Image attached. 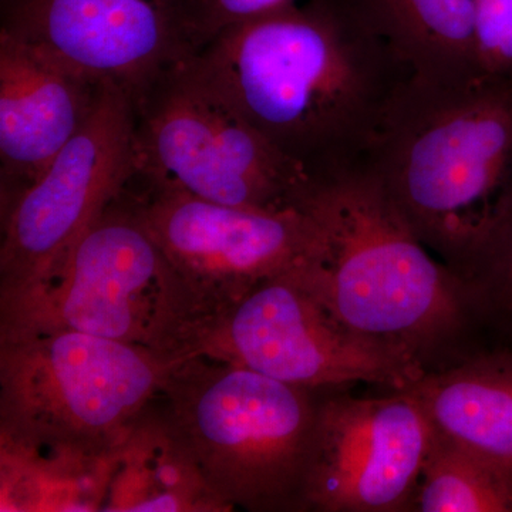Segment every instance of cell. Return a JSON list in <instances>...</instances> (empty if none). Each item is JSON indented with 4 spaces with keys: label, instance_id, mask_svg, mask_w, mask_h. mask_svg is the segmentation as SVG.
<instances>
[{
    "label": "cell",
    "instance_id": "6da1fadb",
    "mask_svg": "<svg viewBox=\"0 0 512 512\" xmlns=\"http://www.w3.org/2000/svg\"><path fill=\"white\" fill-rule=\"evenodd\" d=\"M192 73L313 180L366 164L410 73L352 0L222 30Z\"/></svg>",
    "mask_w": 512,
    "mask_h": 512
},
{
    "label": "cell",
    "instance_id": "7a4b0ae2",
    "mask_svg": "<svg viewBox=\"0 0 512 512\" xmlns=\"http://www.w3.org/2000/svg\"><path fill=\"white\" fill-rule=\"evenodd\" d=\"M298 210L319 232L296 266L309 289L343 325L430 372L477 311L466 281L430 254L369 165L313 181Z\"/></svg>",
    "mask_w": 512,
    "mask_h": 512
},
{
    "label": "cell",
    "instance_id": "3957f363",
    "mask_svg": "<svg viewBox=\"0 0 512 512\" xmlns=\"http://www.w3.org/2000/svg\"><path fill=\"white\" fill-rule=\"evenodd\" d=\"M420 241L464 279L512 195V82H412L370 151Z\"/></svg>",
    "mask_w": 512,
    "mask_h": 512
},
{
    "label": "cell",
    "instance_id": "277c9868",
    "mask_svg": "<svg viewBox=\"0 0 512 512\" xmlns=\"http://www.w3.org/2000/svg\"><path fill=\"white\" fill-rule=\"evenodd\" d=\"M207 315L151 235L128 185L45 279L0 301V330H73L175 363L194 353Z\"/></svg>",
    "mask_w": 512,
    "mask_h": 512
},
{
    "label": "cell",
    "instance_id": "5b68a950",
    "mask_svg": "<svg viewBox=\"0 0 512 512\" xmlns=\"http://www.w3.org/2000/svg\"><path fill=\"white\" fill-rule=\"evenodd\" d=\"M248 367L191 355L168 367L165 413L227 511H305L319 399Z\"/></svg>",
    "mask_w": 512,
    "mask_h": 512
},
{
    "label": "cell",
    "instance_id": "8992f818",
    "mask_svg": "<svg viewBox=\"0 0 512 512\" xmlns=\"http://www.w3.org/2000/svg\"><path fill=\"white\" fill-rule=\"evenodd\" d=\"M171 365L73 330H0V446L116 456Z\"/></svg>",
    "mask_w": 512,
    "mask_h": 512
},
{
    "label": "cell",
    "instance_id": "52a82bcc",
    "mask_svg": "<svg viewBox=\"0 0 512 512\" xmlns=\"http://www.w3.org/2000/svg\"><path fill=\"white\" fill-rule=\"evenodd\" d=\"M136 175L204 200L284 211L296 208L311 175L229 109L181 63L136 103Z\"/></svg>",
    "mask_w": 512,
    "mask_h": 512
},
{
    "label": "cell",
    "instance_id": "ba28073f",
    "mask_svg": "<svg viewBox=\"0 0 512 512\" xmlns=\"http://www.w3.org/2000/svg\"><path fill=\"white\" fill-rule=\"evenodd\" d=\"M192 355L315 392L357 383L406 390L427 373L409 357L343 325L296 266L208 319Z\"/></svg>",
    "mask_w": 512,
    "mask_h": 512
},
{
    "label": "cell",
    "instance_id": "9c48e42d",
    "mask_svg": "<svg viewBox=\"0 0 512 512\" xmlns=\"http://www.w3.org/2000/svg\"><path fill=\"white\" fill-rule=\"evenodd\" d=\"M136 104L106 83L92 116L2 211L0 301L39 284L136 175Z\"/></svg>",
    "mask_w": 512,
    "mask_h": 512
},
{
    "label": "cell",
    "instance_id": "30bf717a",
    "mask_svg": "<svg viewBox=\"0 0 512 512\" xmlns=\"http://www.w3.org/2000/svg\"><path fill=\"white\" fill-rule=\"evenodd\" d=\"M0 33L134 100L201 52L195 0H0Z\"/></svg>",
    "mask_w": 512,
    "mask_h": 512
},
{
    "label": "cell",
    "instance_id": "8fae6325",
    "mask_svg": "<svg viewBox=\"0 0 512 512\" xmlns=\"http://www.w3.org/2000/svg\"><path fill=\"white\" fill-rule=\"evenodd\" d=\"M134 188L151 235L208 319L318 251V228L302 210H254L178 188Z\"/></svg>",
    "mask_w": 512,
    "mask_h": 512
},
{
    "label": "cell",
    "instance_id": "7c38bea8",
    "mask_svg": "<svg viewBox=\"0 0 512 512\" xmlns=\"http://www.w3.org/2000/svg\"><path fill=\"white\" fill-rule=\"evenodd\" d=\"M436 429L410 390L319 400L305 511H413Z\"/></svg>",
    "mask_w": 512,
    "mask_h": 512
},
{
    "label": "cell",
    "instance_id": "4fadbf2b",
    "mask_svg": "<svg viewBox=\"0 0 512 512\" xmlns=\"http://www.w3.org/2000/svg\"><path fill=\"white\" fill-rule=\"evenodd\" d=\"M104 84L0 33L2 211L82 130Z\"/></svg>",
    "mask_w": 512,
    "mask_h": 512
},
{
    "label": "cell",
    "instance_id": "5bb4252c",
    "mask_svg": "<svg viewBox=\"0 0 512 512\" xmlns=\"http://www.w3.org/2000/svg\"><path fill=\"white\" fill-rule=\"evenodd\" d=\"M412 82L450 87L480 77L474 0H352Z\"/></svg>",
    "mask_w": 512,
    "mask_h": 512
},
{
    "label": "cell",
    "instance_id": "9a60e30c",
    "mask_svg": "<svg viewBox=\"0 0 512 512\" xmlns=\"http://www.w3.org/2000/svg\"><path fill=\"white\" fill-rule=\"evenodd\" d=\"M440 436L512 471V362L431 370L409 387Z\"/></svg>",
    "mask_w": 512,
    "mask_h": 512
},
{
    "label": "cell",
    "instance_id": "2e32d148",
    "mask_svg": "<svg viewBox=\"0 0 512 512\" xmlns=\"http://www.w3.org/2000/svg\"><path fill=\"white\" fill-rule=\"evenodd\" d=\"M101 511H227L170 417L148 407L117 454Z\"/></svg>",
    "mask_w": 512,
    "mask_h": 512
},
{
    "label": "cell",
    "instance_id": "e0dca14e",
    "mask_svg": "<svg viewBox=\"0 0 512 512\" xmlns=\"http://www.w3.org/2000/svg\"><path fill=\"white\" fill-rule=\"evenodd\" d=\"M117 454L0 446L2 511H101Z\"/></svg>",
    "mask_w": 512,
    "mask_h": 512
},
{
    "label": "cell",
    "instance_id": "ac0fdd59",
    "mask_svg": "<svg viewBox=\"0 0 512 512\" xmlns=\"http://www.w3.org/2000/svg\"><path fill=\"white\" fill-rule=\"evenodd\" d=\"M413 511L512 512V471L436 431Z\"/></svg>",
    "mask_w": 512,
    "mask_h": 512
},
{
    "label": "cell",
    "instance_id": "d6986e66",
    "mask_svg": "<svg viewBox=\"0 0 512 512\" xmlns=\"http://www.w3.org/2000/svg\"><path fill=\"white\" fill-rule=\"evenodd\" d=\"M464 281L477 309L512 316V195Z\"/></svg>",
    "mask_w": 512,
    "mask_h": 512
},
{
    "label": "cell",
    "instance_id": "ffe728a7",
    "mask_svg": "<svg viewBox=\"0 0 512 512\" xmlns=\"http://www.w3.org/2000/svg\"><path fill=\"white\" fill-rule=\"evenodd\" d=\"M474 46L481 77L512 82V0H474Z\"/></svg>",
    "mask_w": 512,
    "mask_h": 512
},
{
    "label": "cell",
    "instance_id": "44dd1931",
    "mask_svg": "<svg viewBox=\"0 0 512 512\" xmlns=\"http://www.w3.org/2000/svg\"><path fill=\"white\" fill-rule=\"evenodd\" d=\"M301 0H195L201 50L222 30L274 15Z\"/></svg>",
    "mask_w": 512,
    "mask_h": 512
}]
</instances>
